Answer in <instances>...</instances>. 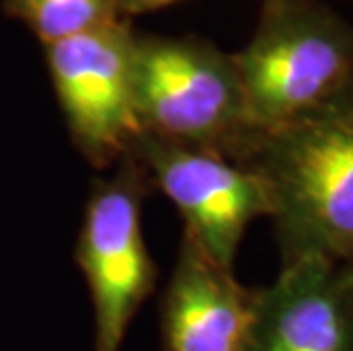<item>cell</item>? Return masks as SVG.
Listing matches in <instances>:
<instances>
[{
  "mask_svg": "<svg viewBox=\"0 0 353 351\" xmlns=\"http://www.w3.org/2000/svg\"><path fill=\"white\" fill-rule=\"evenodd\" d=\"M244 164L265 178L281 265L353 253V99L253 141Z\"/></svg>",
  "mask_w": 353,
  "mask_h": 351,
  "instance_id": "obj_1",
  "label": "cell"
},
{
  "mask_svg": "<svg viewBox=\"0 0 353 351\" xmlns=\"http://www.w3.org/2000/svg\"><path fill=\"white\" fill-rule=\"evenodd\" d=\"M232 59L255 139L353 99V23L326 3L262 0Z\"/></svg>",
  "mask_w": 353,
  "mask_h": 351,
  "instance_id": "obj_2",
  "label": "cell"
},
{
  "mask_svg": "<svg viewBox=\"0 0 353 351\" xmlns=\"http://www.w3.org/2000/svg\"><path fill=\"white\" fill-rule=\"evenodd\" d=\"M134 110L141 135L237 162L255 141L232 53L199 34L137 32Z\"/></svg>",
  "mask_w": 353,
  "mask_h": 351,
  "instance_id": "obj_3",
  "label": "cell"
},
{
  "mask_svg": "<svg viewBox=\"0 0 353 351\" xmlns=\"http://www.w3.org/2000/svg\"><path fill=\"white\" fill-rule=\"evenodd\" d=\"M151 192L132 153L92 181L76 263L92 297L94 351H123L132 319L155 292L157 267L144 235V203Z\"/></svg>",
  "mask_w": 353,
  "mask_h": 351,
  "instance_id": "obj_4",
  "label": "cell"
},
{
  "mask_svg": "<svg viewBox=\"0 0 353 351\" xmlns=\"http://www.w3.org/2000/svg\"><path fill=\"white\" fill-rule=\"evenodd\" d=\"M134 28L130 21L43 46L48 78L76 151L108 171L139 139L134 110Z\"/></svg>",
  "mask_w": 353,
  "mask_h": 351,
  "instance_id": "obj_5",
  "label": "cell"
},
{
  "mask_svg": "<svg viewBox=\"0 0 353 351\" xmlns=\"http://www.w3.org/2000/svg\"><path fill=\"white\" fill-rule=\"evenodd\" d=\"M130 153L151 188L183 217V233L219 265L235 270L246 228L260 217H272L265 178L251 164L148 135H139Z\"/></svg>",
  "mask_w": 353,
  "mask_h": 351,
  "instance_id": "obj_6",
  "label": "cell"
},
{
  "mask_svg": "<svg viewBox=\"0 0 353 351\" xmlns=\"http://www.w3.org/2000/svg\"><path fill=\"white\" fill-rule=\"evenodd\" d=\"M244 351H353V274L326 258L281 265L258 288Z\"/></svg>",
  "mask_w": 353,
  "mask_h": 351,
  "instance_id": "obj_7",
  "label": "cell"
},
{
  "mask_svg": "<svg viewBox=\"0 0 353 351\" xmlns=\"http://www.w3.org/2000/svg\"><path fill=\"white\" fill-rule=\"evenodd\" d=\"M255 297L183 233L160 303L162 351H244Z\"/></svg>",
  "mask_w": 353,
  "mask_h": 351,
  "instance_id": "obj_8",
  "label": "cell"
},
{
  "mask_svg": "<svg viewBox=\"0 0 353 351\" xmlns=\"http://www.w3.org/2000/svg\"><path fill=\"white\" fill-rule=\"evenodd\" d=\"M3 14L43 46L123 21L119 0H3Z\"/></svg>",
  "mask_w": 353,
  "mask_h": 351,
  "instance_id": "obj_9",
  "label": "cell"
},
{
  "mask_svg": "<svg viewBox=\"0 0 353 351\" xmlns=\"http://www.w3.org/2000/svg\"><path fill=\"white\" fill-rule=\"evenodd\" d=\"M178 3H185V0H119V14H121L123 21L132 23V19L167 10V7H174Z\"/></svg>",
  "mask_w": 353,
  "mask_h": 351,
  "instance_id": "obj_10",
  "label": "cell"
},
{
  "mask_svg": "<svg viewBox=\"0 0 353 351\" xmlns=\"http://www.w3.org/2000/svg\"><path fill=\"white\" fill-rule=\"evenodd\" d=\"M342 265H344V267H347V270H349V272L353 274V253H351V256H349L347 260H344V263H342Z\"/></svg>",
  "mask_w": 353,
  "mask_h": 351,
  "instance_id": "obj_11",
  "label": "cell"
},
{
  "mask_svg": "<svg viewBox=\"0 0 353 351\" xmlns=\"http://www.w3.org/2000/svg\"><path fill=\"white\" fill-rule=\"evenodd\" d=\"M260 3H262V0H260ZM314 3H326L328 5V0H314Z\"/></svg>",
  "mask_w": 353,
  "mask_h": 351,
  "instance_id": "obj_12",
  "label": "cell"
}]
</instances>
